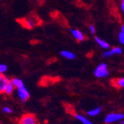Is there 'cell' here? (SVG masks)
Segmentation results:
<instances>
[{
  "label": "cell",
  "mask_w": 124,
  "mask_h": 124,
  "mask_svg": "<svg viewBox=\"0 0 124 124\" xmlns=\"http://www.w3.org/2000/svg\"><path fill=\"white\" fill-rule=\"evenodd\" d=\"M109 71L108 70L107 64L105 62H102L99 64L94 70V75L97 78L106 77L108 75Z\"/></svg>",
  "instance_id": "cell-1"
},
{
  "label": "cell",
  "mask_w": 124,
  "mask_h": 124,
  "mask_svg": "<svg viewBox=\"0 0 124 124\" xmlns=\"http://www.w3.org/2000/svg\"><path fill=\"white\" fill-rule=\"evenodd\" d=\"M123 118H124V115L122 113H111L105 117L104 122L107 124H109V123L123 120Z\"/></svg>",
  "instance_id": "cell-2"
},
{
  "label": "cell",
  "mask_w": 124,
  "mask_h": 124,
  "mask_svg": "<svg viewBox=\"0 0 124 124\" xmlns=\"http://www.w3.org/2000/svg\"><path fill=\"white\" fill-rule=\"evenodd\" d=\"M17 93H18V97L22 102H25L30 97V94L28 91V89L25 88V86H22L21 88H17Z\"/></svg>",
  "instance_id": "cell-3"
},
{
  "label": "cell",
  "mask_w": 124,
  "mask_h": 124,
  "mask_svg": "<svg viewBox=\"0 0 124 124\" xmlns=\"http://www.w3.org/2000/svg\"><path fill=\"white\" fill-rule=\"evenodd\" d=\"M71 35L73 36V37L78 42H82L83 40H85V37L84 35V33L78 29H74V28H71L70 29Z\"/></svg>",
  "instance_id": "cell-4"
},
{
  "label": "cell",
  "mask_w": 124,
  "mask_h": 124,
  "mask_svg": "<svg viewBox=\"0 0 124 124\" xmlns=\"http://www.w3.org/2000/svg\"><path fill=\"white\" fill-rule=\"evenodd\" d=\"M19 124H37V120L33 115H25L21 118Z\"/></svg>",
  "instance_id": "cell-5"
},
{
  "label": "cell",
  "mask_w": 124,
  "mask_h": 124,
  "mask_svg": "<svg viewBox=\"0 0 124 124\" xmlns=\"http://www.w3.org/2000/svg\"><path fill=\"white\" fill-rule=\"evenodd\" d=\"M20 22L24 27H25V28H27L28 29L33 28L37 24L36 21L34 20V19H33V18L23 19L22 20H20Z\"/></svg>",
  "instance_id": "cell-6"
},
{
  "label": "cell",
  "mask_w": 124,
  "mask_h": 124,
  "mask_svg": "<svg viewBox=\"0 0 124 124\" xmlns=\"http://www.w3.org/2000/svg\"><path fill=\"white\" fill-rule=\"evenodd\" d=\"M9 81V79L4 74H0V93H4L5 88Z\"/></svg>",
  "instance_id": "cell-7"
},
{
  "label": "cell",
  "mask_w": 124,
  "mask_h": 124,
  "mask_svg": "<svg viewBox=\"0 0 124 124\" xmlns=\"http://www.w3.org/2000/svg\"><path fill=\"white\" fill-rule=\"evenodd\" d=\"M94 39H95L96 42H97L102 48L108 50V48H110L109 44H108L106 41H105L104 39H101V38H100V37H95Z\"/></svg>",
  "instance_id": "cell-8"
},
{
  "label": "cell",
  "mask_w": 124,
  "mask_h": 124,
  "mask_svg": "<svg viewBox=\"0 0 124 124\" xmlns=\"http://www.w3.org/2000/svg\"><path fill=\"white\" fill-rule=\"evenodd\" d=\"M60 54L62 57L67 60H74L76 58V55L73 52L70 51H62L60 52Z\"/></svg>",
  "instance_id": "cell-9"
},
{
  "label": "cell",
  "mask_w": 124,
  "mask_h": 124,
  "mask_svg": "<svg viewBox=\"0 0 124 124\" xmlns=\"http://www.w3.org/2000/svg\"><path fill=\"white\" fill-rule=\"evenodd\" d=\"M10 81H11V83H13V85H14V87L16 88H21L22 86H25L23 81H22V80H20V79H19V78H14Z\"/></svg>",
  "instance_id": "cell-10"
},
{
  "label": "cell",
  "mask_w": 124,
  "mask_h": 124,
  "mask_svg": "<svg viewBox=\"0 0 124 124\" xmlns=\"http://www.w3.org/2000/svg\"><path fill=\"white\" fill-rule=\"evenodd\" d=\"M14 88H15L14 85H13V83H11V81L10 80V81L8 82V83L7 84L5 88V92H5V94H11L13 93Z\"/></svg>",
  "instance_id": "cell-11"
},
{
  "label": "cell",
  "mask_w": 124,
  "mask_h": 124,
  "mask_svg": "<svg viewBox=\"0 0 124 124\" xmlns=\"http://www.w3.org/2000/svg\"><path fill=\"white\" fill-rule=\"evenodd\" d=\"M74 117L78 120H80L83 124H93L92 122H91L90 120H88L86 117H85L84 116L81 115H74Z\"/></svg>",
  "instance_id": "cell-12"
},
{
  "label": "cell",
  "mask_w": 124,
  "mask_h": 124,
  "mask_svg": "<svg viewBox=\"0 0 124 124\" xmlns=\"http://www.w3.org/2000/svg\"><path fill=\"white\" fill-rule=\"evenodd\" d=\"M101 112V107H97L94 109H92L90 111H88L87 114L89 116H92V117H95L97 115H98Z\"/></svg>",
  "instance_id": "cell-13"
},
{
  "label": "cell",
  "mask_w": 124,
  "mask_h": 124,
  "mask_svg": "<svg viewBox=\"0 0 124 124\" xmlns=\"http://www.w3.org/2000/svg\"><path fill=\"white\" fill-rule=\"evenodd\" d=\"M111 55L113 56V55H120L123 53V49L120 48V47H114V48H112L111 49L109 50Z\"/></svg>",
  "instance_id": "cell-14"
},
{
  "label": "cell",
  "mask_w": 124,
  "mask_h": 124,
  "mask_svg": "<svg viewBox=\"0 0 124 124\" xmlns=\"http://www.w3.org/2000/svg\"><path fill=\"white\" fill-rule=\"evenodd\" d=\"M115 85L118 88H123L124 87V78H119L117 79L114 83Z\"/></svg>",
  "instance_id": "cell-15"
},
{
  "label": "cell",
  "mask_w": 124,
  "mask_h": 124,
  "mask_svg": "<svg viewBox=\"0 0 124 124\" xmlns=\"http://www.w3.org/2000/svg\"><path fill=\"white\" fill-rule=\"evenodd\" d=\"M118 40L119 42L122 45L124 44V31L120 30V31L118 33Z\"/></svg>",
  "instance_id": "cell-16"
},
{
  "label": "cell",
  "mask_w": 124,
  "mask_h": 124,
  "mask_svg": "<svg viewBox=\"0 0 124 124\" xmlns=\"http://www.w3.org/2000/svg\"><path fill=\"white\" fill-rule=\"evenodd\" d=\"M8 70V66L5 64H0V74H4Z\"/></svg>",
  "instance_id": "cell-17"
},
{
  "label": "cell",
  "mask_w": 124,
  "mask_h": 124,
  "mask_svg": "<svg viewBox=\"0 0 124 124\" xmlns=\"http://www.w3.org/2000/svg\"><path fill=\"white\" fill-rule=\"evenodd\" d=\"M88 29H89V31L90 33H92V34H95L96 33V28L94 25H90L88 26Z\"/></svg>",
  "instance_id": "cell-18"
},
{
  "label": "cell",
  "mask_w": 124,
  "mask_h": 124,
  "mask_svg": "<svg viewBox=\"0 0 124 124\" xmlns=\"http://www.w3.org/2000/svg\"><path fill=\"white\" fill-rule=\"evenodd\" d=\"M112 57V55H111L109 50H107L106 51H105L103 54V58H108V57Z\"/></svg>",
  "instance_id": "cell-19"
},
{
  "label": "cell",
  "mask_w": 124,
  "mask_h": 124,
  "mask_svg": "<svg viewBox=\"0 0 124 124\" xmlns=\"http://www.w3.org/2000/svg\"><path fill=\"white\" fill-rule=\"evenodd\" d=\"M2 111L4 113H12V109H11L10 107H4L2 108Z\"/></svg>",
  "instance_id": "cell-20"
},
{
  "label": "cell",
  "mask_w": 124,
  "mask_h": 124,
  "mask_svg": "<svg viewBox=\"0 0 124 124\" xmlns=\"http://www.w3.org/2000/svg\"><path fill=\"white\" fill-rule=\"evenodd\" d=\"M120 8H121L122 12H124V1H121V3H120Z\"/></svg>",
  "instance_id": "cell-21"
},
{
  "label": "cell",
  "mask_w": 124,
  "mask_h": 124,
  "mask_svg": "<svg viewBox=\"0 0 124 124\" xmlns=\"http://www.w3.org/2000/svg\"><path fill=\"white\" fill-rule=\"evenodd\" d=\"M44 1H45V0H37V2H38L39 4H42L44 2Z\"/></svg>",
  "instance_id": "cell-22"
},
{
  "label": "cell",
  "mask_w": 124,
  "mask_h": 124,
  "mask_svg": "<svg viewBox=\"0 0 124 124\" xmlns=\"http://www.w3.org/2000/svg\"><path fill=\"white\" fill-rule=\"evenodd\" d=\"M121 1H124V0H121Z\"/></svg>",
  "instance_id": "cell-23"
}]
</instances>
